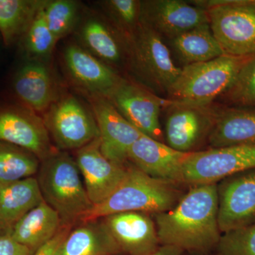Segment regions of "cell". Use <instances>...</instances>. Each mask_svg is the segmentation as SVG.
I'll list each match as a JSON object with an SVG mask.
<instances>
[{
    "label": "cell",
    "instance_id": "20",
    "mask_svg": "<svg viewBox=\"0 0 255 255\" xmlns=\"http://www.w3.org/2000/svg\"><path fill=\"white\" fill-rule=\"evenodd\" d=\"M212 148L255 143V109L219 108L209 134Z\"/></svg>",
    "mask_w": 255,
    "mask_h": 255
},
{
    "label": "cell",
    "instance_id": "18",
    "mask_svg": "<svg viewBox=\"0 0 255 255\" xmlns=\"http://www.w3.org/2000/svg\"><path fill=\"white\" fill-rule=\"evenodd\" d=\"M106 227L119 248L132 255H147L159 243L152 219L140 212H124L106 217Z\"/></svg>",
    "mask_w": 255,
    "mask_h": 255
},
{
    "label": "cell",
    "instance_id": "12",
    "mask_svg": "<svg viewBox=\"0 0 255 255\" xmlns=\"http://www.w3.org/2000/svg\"><path fill=\"white\" fill-rule=\"evenodd\" d=\"M220 107L172 102L167 107L166 137L168 145L182 152H191L209 135Z\"/></svg>",
    "mask_w": 255,
    "mask_h": 255
},
{
    "label": "cell",
    "instance_id": "13",
    "mask_svg": "<svg viewBox=\"0 0 255 255\" xmlns=\"http://www.w3.org/2000/svg\"><path fill=\"white\" fill-rule=\"evenodd\" d=\"M90 102L100 131L102 153L114 163L125 166L129 150L144 134L128 122L108 99L90 97Z\"/></svg>",
    "mask_w": 255,
    "mask_h": 255
},
{
    "label": "cell",
    "instance_id": "27",
    "mask_svg": "<svg viewBox=\"0 0 255 255\" xmlns=\"http://www.w3.org/2000/svg\"><path fill=\"white\" fill-rule=\"evenodd\" d=\"M39 169V159L29 151L0 141V184L31 177Z\"/></svg>",
    "mask_w": 255,
    "mask_h": 255
},
{
    "label": "cell",
    "instance_id": "1",
    "mask_svg": "<svg viewBox=\"0 0 255 255\" xmlns=\"http://www.w3.org/2000/svg\"><path fill=\"white\" fill-rule=\"evenodd\" d=\"M216 184L193 186L177 205L156 214L159 243L183 251H206L221 237Z\"/></svg>",
    "mask_w": 255,
    "mask_h": 255
},
{
    "label": "cell",
    "instance_id": "24",
    "mask_svg": "<svg viewBox=\"0 0 255 255\" xmlns=\"http://www.w3.org/2000/svg\"><path fill=\"white\" fill-rule=\"evenodd\" d=\"M171 41L178 56L186 65L204 63L225 55L209 23L185 32Z\"/></svg>",
    "mask_w": 255,
    "mask_h": 255
},
{
    "label": "cell",
    "instance_id": "21",
    "mask_svg": "<svg viewBox=\"0 0 255 255\" xmlns=\"http://www.w3.org/2000/svg\"><path fill=\"white\" fill-rule=\"evenodd\" d=\"M61 221L59 214L43 201L15 223L9 233L34 253L59 232Z\"/></svg>",
    "mask_w": 255,
    "mask_h": 255
},
{
    "label": "cell",
    "instance_id": "5",
    "mask_svg": "<svg viewBox=\"0 0 255 255\" xmlns=\"http://www.w3.org/2000/svg\"><path fill=\"white\" fill-rule=\"evenodd\" d=\"M207 11L211 31L225 55H255V0H194Z\"/></svg>",
    "mask_w": 255,
    "mask_h": 255
},
{
    "label": "cell",
    "instance_id": "34",
    "mask_svg": "<svg viewBox=\"0 0 255 255\" xmlns=\"http://www.w3.org/2000/svg\"><path fill=\"white\" fill-rule=\"evenodd\" d=\"M69 235V228L60 230L53 239L35 252L33 255H58L62 245Z\"/></svg>",
    "mask_w": 255,
    "mask_h": 255
},
{
    "label": "cell",
    "instance_id": "19",
    "mask_svg": "<svg viewBox=\"0 0 255 255\" xmlns=\"http://www.w3.org/2000/svg\"><path fill=\"white\" fill-rule=\"evenodd\" d=\"M13 89L18 100L32 112H45L58 100L54 78L44 63L28 62L15 75Z\"/></svg>",
    "mask_w": 255,
    "mask_h": 255
},
{
    "label": "cell",
    "instance_id": "35",
    "mask_svg": "<svg viewBox=\"0 0 255 255\" xmlns=\"http://www.w3.org/2000/svg\"><path fill=\"white\" fill-rule=\"evenodd\" d=\"M181 250L171 246H164L161 249L157 250L154 253L147 255H179Z\"/></svg>",
    "mask_w": 255,
    "mask_h": 255
},
{
    "label": "cell",
    "instance_id": "16",
    "mask_svg": "<svg viewBox=\"0 0 255 255\" xmlns=\"http://www.w3.org/2000/svg\"><path fill=\"white\" fill-rule=\"evenodd\" d=\"M63 58L70 78L90 97L107 98L123 80L110 65L78 45H68Z\"/></svg>",
    "mask_w": 255,
    "mask_h": 255
},
{
    "label": "cell",
    "instance_id": "2",
    "mask_svg": "<svg viewBox=\"0 0 255 255\" xmlns=\"http://www.w3.org/2000/svg\"><path fill=\"white\" fill-rule=\"evenodd\" d=\"M174 185L150 177L137 167H130L127 177L113 194L101 204L92 206L80 220L90 222L124 212H166L180 200Z\"/></svg>",
    "mask_w": 255,
    "mask_h": 255
},
{
    "label": "cell",
    "instance_id": "31",
    "mask_svg": "<svg viewBox=\"0 0 255 255\" xmlns=\"http://www.w3.org/2000/svg\"><path fill=\"white\" fill-rule=\"evenodd\" d=\"M102 4L125 41L140 26V1L108 0Z\"/></svg>",
    "mask_w": 255,
    "mask_h": 255
},
{
    "label": "cell",
    "instance_id": "33",
    "mask_svg": "<svg viewBox=\"0 0 255 255\" xmlns=\"http://www.w3.org/2000/svg\"><path fill=\"white\" fill-rule=\"evenodd\" d=\"M27 247L20 244L10 236L9 233L0 235V255H33Z\"/></svg>",
    "mask_w": 255,
    "mask_h": 255
},
{
    "label": "cell",
    "instance_id": "26",
    "mask_svg": "<svg viewBox=\"0 0 255 255\" xmlns=\"http://www.w3.org/2000/svg\"><path fill=\"white\" fill-rule=\"evenodd\" d=\"M119 248L105 224L88 225L70 233L58 255H104Z\"/></svg>",
    "mask_w": 255,
    "mask_h": 255
},
{
    "label": "cell",
    "instance_id": "4",
    "mask_svg": "<svg viewBox=\"0 0 255 255\" xmlns=\"http://www.w3.org/2000/svg\"><path fill=\"white\" fill-rule=\"evenodd\" d=\"M81 177L76 162L65 152L43 159L37 179L42 195L65 222L81 219L93 206Z\"/></svg>",
    "mask_w": 255,
    "mask_h": 255
},
{
    "label": "cell",
    "instance_id": "3",
    "mask_svg": "<svg viewBox=\"0 0 255 255\" xmlns=\"http://www.w3.org/2000/svg\"><path fill=\"white\" fill-rule=\"evenodd\" d=\"M251 57L223 55L204 63L184 65L167 92V100L190 105H211L227 91Z\"/></svg>",
    "mask_w": 255,
    "mask_h": 255
},
{
    "label": "cell",
    "instance_id": "10",
    "mask_svg": "<svg viewBox=\"0 0 255 255\" xmlns=\"http://www.w3.org/2000/svg\"><path fill=\"white\" fill-rule=\"evenodd\" d=\"M140 25L172 40L209 23L207 11L182 0L140 1Z\"/></svg>",
    "mask_w": 255,
    "mask_h": 255
},
{
    "label": "cell",
    "instance_id": "28",
    "mask_svg": "<svg viewBox=\"0 0 255 255\" xmlns=\"http://www.w3.org/2000/svg\"><path fill=\"white\" fill-rule=\"evenodd\" d=\"M44 5L37 13L21 40L23 50L31 61L43 63L52 54L58 42L47 26L43 16Z\"/></svg>",
    "mask_w": 255,
    "mask_h": 255
},
{
    "label": "cell",
    "instance_id": "30",
    "mask_svg": "<svg viewBox=\"0 0 255 255\" xmlns=\"http://www.w3.org/2000/svg\"><path fill=\"white\" fill-rule=\"evenodd\" d=\"M221 97L235 107L255 109V55L245 63L232 85Z\"/></svg>",
    "mask_w": 255,
    "mask_h": 255
},
{
    "label": "cell",
    "instance_id": "15",
    "mask_svg": "<svg viewBox=\"0 0 255 255\" xmlns=\"http://www.w3.org/2000/svg\"><path fill=\"white\" fill-rule=\"evenodd\" d=\"M0 141L29 151L38 159L53 154L44 121L26 107L0 110Z\"/></svg>",
    "mask_w": 255,
    "mask_h": 255
},
{
    "label": "cell",
    "instance_id": "7",
    "mask_svg": "<svg viewBox=\"0 0 255 255\" xmlns=\"http://www.w3.org/2000/svg\"><path fill=\"white\" fill-rule=\"evenodd\" d=\"M255 168V143L191 152L183 163L182 183L216 184L233 174Z\"/></svg>",
    "mask_w": 255,
    "mask_h": 255
},
{
    "label": "cell",
    "instance_id": "25",
    "mask_svg": "<svg viewBox=\"0 0 255 255\" xmlns=\"http://www.w3.org/2000/svg\"><path fill=\"white\" fill-rule=\"evenodd\" d=\"M46 1L0 0V33L6 46L20 41Z\"/></svg>",
    "mask_w": 255,
    "mask_h": 255
},
{
    "label": "cell",
    "instance_id": "9",
    "mask_svg": "<svg viewBox=\"0 0 255 255\" xmlns=\"http://www.w3.org/2000/svg\"><path fill=\"white\" fill-rule=\"evenodd\" d=\"M107 99L119 113L144 135L162 142L159 115L172 101L164 100L140 85L123 79Z\"/></svg>",
    "mask_w": 255,
    "mask_h": 255
},
{
    "label": "cell",
    "instance_id": "6",
    "mask_svg": "<svg viewBox=\"0 0 255 255\" xmlns=\"http://www.w3.org/2000/svg\"><path fill=\"white\" fill-rule=\"evenodd\" d=\"M125 41L130 63L140 78L157 91L167 93L182 68L176 66L162 37L140 25Z\"/></svg>",
    "mask_w": 255,
    "mask_h": 255
},
{
    "label": "cell",
    "instance_id": "29",
    "mask_svg": "<svg viewBox=\"0 0 255 255\" xmlns=\"http://www.w3.org/2000/svg\"><path fill=\"white\" fill-rule=\"evenodd\" d=\"M43 16L50 32L58 41L78 26L80 7L77 1L72 0L46 1Z\"/></svg>",
    "mask_w": 255,
    "mask_h": 255
},
{
    "label": "cell",
    "instance_id": "17",
    "mask_svg": "<svg viewBox=\"0 0 255 255\" xmlns=\"http://www.w3.org/2000/svg\"><path fill=\"white\" fill-rule=\"evenodd\" d=\"M189 153L142 135L129 150L128 160L147 175L176 184L182 183V165Z\"/></svg>",
    "mask_w": 255,
    "mask_h": 255
},
{
    "label": "cell",
    "instance_id": "23",
    "mask_svg": "<svg viewBox=\"0 0 255 255\" xmlns=\"http://www.w3.org/2000/svg\"><path fill=\"white\" fill-rule=\"evenodd\" d=\"M78 36L83 48L104 63L117 65L122 61L124 43H121L117 33L102 19L94 16L87 18Z\"/></svg>",
    "mask_w": 255,
    "mask_h": 255
},
{
    "label": "cell",
    "instance_id": "8",
    "mask_svg": "<svg viewBox=\"0 0 255 255\" xmlns=\"http://www.w3.org/2000/svg\"><path fill=\"white\" fill-rule=\"evenodd\" d=\"M44 123L64 150L81 148L100 137L93 113L73 96L58 99L48 110Z\"/></svg>",
    "mask_w": 255,
    "mask_h": 255
},
{
    "label": "cell",
    "instance_id": "22",
    "mask_svg": "<svg viewBox=\"0 0 255 255\" xmlns=\"http://www.w3.org/2000/svg\"><path fill=\"white\" fill-rule=\"evenodd\" d=\"M43 201L39 184L35 178L0 184V228H12L25 214Z\"/></svg>",
    "mask_w": 255,
    "mask_h": 255
},
{
    "label": "cell",
    "instance_id": "11",
    "mask_svg": "<svg viewBox=\"0 0 255 255\" xmlns=\"http://www.w3.org/2000/svg\"><path fill=\"white\" fill-rule=\"evenodd\" d=\"M218 194L221 233L255 224V168L221 180Z\"/></svg>",
    "mask_w": 255,
    "mask_h": 255
},
{
    "label": "cell",
    "instance_id": "14",
    "mask_svg": "<svg viewBox=\"0 0 255 255\" xmlns=\"http://www.w3.org/2000/svg\"><path fill=\"white\" fill-rule=\"evenodd\" d=\"M76 163L93 206L110 197L123 182L128 172L125 166L114 163L103 155L100 137L78 149Z\"/></svg>",
    "mask_w": 255,
    "mask_h": 255
},
{
    "label": "cell",
    "instance_id": "32",
    "mask_svg": "<svg viewBox=\"0 0 255 255\" xmlns=\"http://www.w3.org/2000/svg\"><path fill=\"white\" fill-rule=\"evenodd\" d=\"M217 246L220 255H255V224L223 233Z\"/></svg>",
    "mask_w": 255,
    "mask_h": 255
}]
</instances>
